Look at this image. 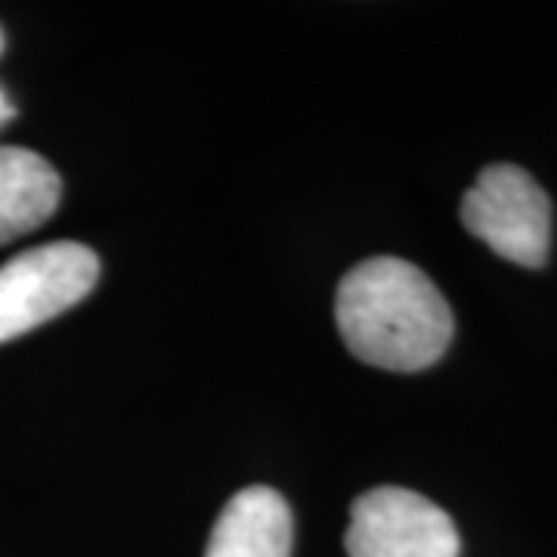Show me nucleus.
Listing matches in <instances>:
<instances>
[{
  "label": "nucleus",
  "mask_w": 557,
  "mask_h": 557,
  "mask_svg": "<svg viewBox=\"0 0 557 557\" xmlns=\"http://www.w3.org/2000/svg\"><path fill=\"white\" fill-rule=\"evenodd\" d=\"M335 319L347 350L387 372L434 366L456 332L440 288L409 260H362L341 278Z\"/></svg>",
  "instance_id": "nucleus-1"
},
{
  "label": "nucleus",
  "mask_w": 557,
  "mask_h": 557,
  "mask_svg": "<svg viewBox=\"0 0 557 557\" xmlns=\"http://www.w3.org/2000/svg\"><path fill=\"white\" fill-rule=\"evenodd\" d=\"M461 223L498 258L539 270L552 248V201L518 164H490L461 199Z\"/></svg>",
  "instance_id": "nucleus-2"
},
{
  "label": "nucleus",
  "mask_w": 557,
  "mask_h": 557,
  "mask_svg": "<svg viewBox=\"0 0 557 557\" xmlns=\"http://www.w3.org/2000/svg\"><path fill=\"white\" fill-rule=\"evenodd\" d=\"M100 258L81 242H47L0 267V344L20 338L84 300Z\"/></svg>",
  "instance_id": "nucleus-3"
},
{
  "label": "nucleus",
  "mask_w": 557,
  "mask_h": 557,
  "mask_svg": "<svg viewBox=\"0 0 557 557\" xmlns=\"http://www.w3.org/2000/svg\"><path fill=\"white\" fill-rule=\"evenodd\" d=\"M344 548L350 557H458L461 542L453 518L431 498L379 486L354 502Z\"/></svg>",
  "instance_id": "nucleus-4"
},
{
  "label": "nucleus",
  "mask_w": 557,
  "mask_h": 557,
  "mask_svg": "<svg viewBox=\"0 0 557 557\" xmlns=\"http://www.w3.org/2000/svg\"><path fill=\"white\" fill-rule=\"evenodd\" d=\"M292 508L270 486H248L226 502L205 557H288Z\"/></svg>",
  "instance_id": "nucleus-5"
},
{
  "label": "nucleus",
  "mask_w": 557,
  "mask_h": 557,
  "mask_svg": "<svg viewBox=\"0 0 557 557\" xmlns=\"http://www.w3.org/2000/svg\"><path fill=\"white\" fill-rule=\"evenodd\" d=\"M62 180L32 149L0 146V245L44 226L60 208Z\"/></svg>",
  "instance_id": "nucleus-6"
},
{
  "label": "nucleus",
  "mask_w": 557,
  "mask_h": 557,
  "mask_svg": "<svg viewBox=\"0 0 557 557\" xmlns=\"http://www.w3.org/2000/svg\"><path fill=\"white\" fill-rule=\"evenodd\" d=\"M7 119H13V106H10V102H7V97L0 94V124H3Z\"/></svg>",
  "instance_id": "nucleus-7"
},
{
  "label": "nucleus",
  "mask_w": 557,
  "mask_h": 557,
  "mask_svg": "<svg viewBox=\"0 0 557 557\" xmlns=\"http://www.w3.org/2000/svg\"><path fill=\"white\" fill-rule=\"evenodd\" d=\"M3 47H7V38H3V28H0V53H3Z\"/></svg>",
  "instance_id": "nucleus-8"
}]
</instances>
